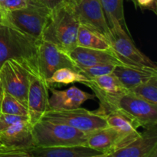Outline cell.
I'll return each mask as SVG.
<instances>
[{
	"label": "cell",
	"mask_w": 157,
	"mask_h": 157,
	"mask_svg": "<svg viewBox=\"0 0 157 157\" xmlns=\"http://www.w3.org/2000/svg\"><path fill=\"white\" fill-rule=\"evenodd\" d=\"M0 22H2V10L0 9Z\"/></svg>",
	"instance_id": "f546056e"
},
{
	"label": "cell",
	"mask_w": 157,
	"mask_h": 157,
	"mask_svg": "<svg viewBox=\"0 0 157 157\" xmlns=\"http://www.w3.org/2000/svg\"><path fill=\"white\" fill-rule=\"evenodd\" d=\"M120 136L115 129L110 127H104L90 132L86 141V146L102 152L104 157H107L114 150Z\"/></svg>",
	"instance_id": "ac0fdd59"
},
{
	"label": "cell",
	"mask_w": 157,
	"mask_h": 157,
	"mask_svg": "<svg viewBox=\"0 0 157 157\" xmlns=\"http://www.w3.org/2000/svg\"><path fill=\"white\" fill-rule=\"evenodd\" d=\"M90 133L81 131L67 124L41 119L32 125L35 147L86 146V141Z\"/></svg>",
	"instance_id": "3957f363"
},
{
	"label": "cell",
	"mask_w": 157,
	"mask_h": 157,
	"mask_svg": "<svg viewBox=\"0 0 157 157\" xmlns=\"http://www.w3.org/2000/svg\"><path fill=\"white\" fill-rule=\"evenodd\" d=\"M71 4L80 25L101 34L109 41L110 29L101 0H74Z\"/></svg>",
	"instance_id": "30bf717a"
},
{
	"label": "cell",
	"mask_w": 157,
	"mask_h": 157,
	"mask_svg": "<svg viewBox=\"0 0 157 157\" xmlns=\"http://www.w3.org/2000/svg\"><path fill=\"white\" fill-rule=\"evenodd\" d=\"M82 84L90 88H96L107 94H118L127 90L113 73L90 78Z\"/></svg>",
	"instance_id": "44dd1931"
},
{
	"label": "cell",
	"mask_w": 157,
	"mask_h": 157,
	"mask_svg": "<svg viewBox=\"0 0 157 157\" xmlns=\"http://www.w3.org/2000/svg\"><path fill=\"white\" fill-rule=\"evenodd\" d=\"M31 157H104V153L84 145L64 147H35L30 150Z\"/></svg>",
	"instance_id": "2e32d148"
},
{
	"label": "cell",
	"mask_w": 157,
	"mask_h": 157,
	"mask_svg": "<svg viewBox=\"0 0 157 157\" xmlns=\"http://www.w3.org/2000/svg\"><path fill=\"white\" fill-rule=\"evenodd\" d=\"M38 41L9 25L0 22V67L11 58L25 60L37 66Z\"/></svg>",
	"instance_id": "277c9868"
},
{
	"label": "cell",
	"mask_w": 157,
	"mask_h": 157,
	"mask_svg": "<svg viewBox=\"0 0 157 157\" xmlns=\"http://www.w3.org/2000/svg\"><path fill=\"white\" fill-rule=\"evenodd\" d=\"M66 1H67V2H72V1H74V0H66Z\"/></svg>",
	"instance_id": "d6a6232c"
},
{
	"label": "cell",
	"mask_w": 157,
	"mask_h": 157,
	"mask_svg": "<svg viewBox=\"0 0 157 157\" xmlns=\"http://www.w3.org/2000/svg\"><path fill=\"white\" fill-rule=\"evenodd\" d=\"M101 3L110 29L121 25L129 32L124 18V0H101Z\"/></svg>",
	"instance_id": "ffe728a7"
},
{
	"label": "cell",
	"mask_w": 157,
	"mask_h": 157,
	"mask_svg": "<svg viewBox=\"0 0 157 157\" xmlns=\"http://www.w3.org/2000/svg\"><path fill=\"white\" fill-rule=\"evenodd\" d=\"M88 78L82 74L76 71L69 67H62L53 73V75L46 80L48 85H59L64 84L67 85L75 82H83L88 81Z\"/></svg>",
	"instance_id": "7402d4cb"
},
{
	"label": "cell",
	"mask_w": 157,
	"mask_h": 157,
	"mask_svg": "<svg viewBox=\"0 0 157 157\" xmlns=\"http://www.w3.org/2000/svg\"><path fill=\"white\" fill-rule=\"evenodd\" d=\"M90 89L95 98L99 100L100 107L98 110L102 113L120 112L144 129L157 124V105L138 98L128 90L118 94H107L96 88Z\"/></svg>",
	"instance_id": "6da1fadb"
},
{
	"label": "cell",
	"mask_w": 157,
	"mask_h": 157,
	"mask_svg": "<svg viewBox=\"0 0 157 157\" xmlns=\"http://www.w3.org/2000/svg\"><path fill=\"white\" fill-rule=\"evenodd\" d=\"M41 119L67 124L87 133L107 127L104 113L98 110L90 111L81 107L70 110L48 109Z\"/></svg>",
	"instance_id": "52a82bcc"
},
{
	"label": "cell",
	"mask_w": 157,
	"mask_h": 157,
	"mask_svg": "<svg viewBox=\"0 0 157 157\" xmlns=\"http://www.w3.org/2000/svg\"><path fill=\"white\" fill-rule=\"evenodd\" d=\"M77 47L97 50H113L108 40L101 34L80 25Z\"/></svg>",
	"instance_id": "d6986e66"
},
{
	"label": "cell",
	"mask_w": 157,
	"mask_h": 157,
	"mask_svg": "<svg viewBox=\"0 0 157 157\" xmlns=\"http://www.w3.org/2000/svg\"><path fill=\"white\" fill-rule=\"evenodd\" d=\"M3 147V145H2V144L1 142H0V150H1L2 148Z\"/></svg>",
	"instance_id": "1f68e13d"
},
{
	"label": "cell",
	"mask_w": 157,
	"mask_h": 157,
	"mask_svg": "<svg viewBox=\"0 0 157 157\" xmlns=\"http://www.w3.org/2000/svg\"><path fill=\"white\" fill-rule=\"evenodd\" d=\"M80 23L71 4L65 1L51 11L41 39L55 44L66 53L77 47Z\"/></svg>",
	"instance_id": "7a4b0ae2"
},
{
	"label": "cell",
	"mask_w": 157,
	"mask_h": 157,
	"mask_svg": "<svg viewBox=\"0 0 157 157\" xmlns=\"http://www.w3.org/2000/svg\"><path fill=\"white\" fill-rule=\"evenodd\" d=\"M36 62L40 75L47 80L55 71L62 67L77 71V65L68 54L55 44L39 39L37 44Z\"/></svg>",
	"instance_id": "9c48e42d"
},
{
	"label": "cell",
	"mask_w": 157,
	"mask_h": 157,
	"mask_svg": "<svg viewBox=\"0 0 157 157\" xmlns=\"http://www.w3.org/2000/svg\"><path fill=\"white\" fill-rule=\"evenodd\" d=\"M114 64H98L90 67H77V71L88 79L113 73Z\"/></svg>",
	"instance_id": "d4e9b609"
},
{
	"label": "cell",
	"mask_w": 157,
	"mask_h": 157,
	"mask_svg": "<svg viewBox=\"0 0 157 157\" xmlns=\"http://www.w3.org/2000/svg\"><path fill=\"white\" fill-rule=\"evenodd\" d=\"M128 91L150 104L157 105V75L130 89Z\"/></svg>",
	"instance_id": "603a6c76"
},
{
	"label": "cell",
	"mask_w": 157,
	"mask_h": 157,
	"mask_svg": "<svg viewBox=\"0 0 157 157\" xmlns=\"http://www.w3.org/2000/svg\"><path fill=\"white\" fill-rule=\"evenodd\" d=\"M0 142L7 148L30 150L35 147L32 125L28 120L12 124L0 131Z\"/></svg>",
	"instance_id": "4fadbf2b"
},
{
	"label": "cell",
	"mask_w": 157,
	"mask_h": 157,
	"mask_svg": "<svg viewBox=\"0 0 157 157\" xmlns=\"http://www.w3.org/2000/svg\"><path fill=\"white\" fill-rule=\"evenodd\" d=\"M108 157H157V124L145 128L137 139Z\"/></svg>",
	"instance_id": "7c38bea8"
},
{
	"label": "cell",
	"mask_w": 157,
	"mask_h": 157,
	"mask_svg": "<svg viewBox=\"0 0 157 157\" xmlns=\"http://www.w3.org/2000/svg\"><path fill=\"white\" fill-rule=\"evenodd\" d=\"M49 86L38 71L32 73L27 95L28 121L32 125L41 120L49 109Z\"/></svg>",
	"instance_id": "8fae6325"
},
{
	"label": "cell",
	"mask_w": 157,
	"mask_h": 157,
	"mask_svg": "<svg viewBox=\"0 0 157 157\" xmlns=\"http://www.w3.org/2000/svg\"><path fill=\"white\" fill-rule=\"evenodd\" d=\"M35 1L52 11L62 4L63 2H64L66 0H35Z\"/></svg>",
	"instance_id": "f1b7e54d"
},
{
	"label": "cell",
	"mask_w": 157,
	"mask_h": 157,
	"mask_svg": "<svg viewBox=\"0 0 157 157\" xmlns=\"http://www.w3.org/2000/svg\"><path fill=\"white\" fill-rule=\"evenodd\" d=\"M52 96L49 98V109L52 110H70L80 107L85 101L95 98L94 94L81 90L75 86L64 90H56L49 87Z\"/></svg>",
	"instance_id": "9a60e30c"
},
{
	"label": "cell",
	"mask_w": 157,
	"mask_h": 157,
	"mask_svg": "<svg viewBox=\"0 0 157 157\" xmlns=\"http://www.w3.org/2000/svg\"><path fill=\"white\" fill-rule=\"evenodd\" d=\"M0 113L28 117L27 107L19 100L4 90L0 100Z\"/></svg>",
	"instance_id": "cb8c5ba5"
},
{
	"label": "cell",
	"mask_w": 157,
	"mask_h": 157,
	"mask_svg": "<svg viewBox=\"0 0 157 157\" xmlns=\"http://www.w3.org/2000/svg\"><path fill=\"white\" fill-rule=\"evenodd\" d=\"M50 13L48 9L35 0H28V6L22 9L2 11V22L36 39H41Z\"/></svg>",
	"instance_id": "5b68a950"
},
{
	"label": "cell",
	"mask_w": 157,
	"mask_h": 157,
	"mask_svg": "<svg viewBox=\"0 0 157 157\" xmlns=\"http://www.w3.org/2000/svg\"><path fill=\"white\" fill-rule=\"evenodd\" d=\"M110 29L109 42L121 61L129 67H149L157 69L156 63L140 52L134 44L130 35L122 26Z\"/></svg>",
	"instance_id": "ba28073f"
},
{
	"label": "cell",
	"mask_w": 157,
	"mask_h": 157,
	"mask_svg": "<svg viewBox=\"0 0 157 157\" xmlns=\"http://www.w3.org/2000/svg\"><path fill=\"white\" fill-rule=\"evenodd\" d=\"M136 7L149 9L156 14V0H136Z\"/></svg>",
	"instance_id": "83f0119b"
},
{
	"label": "cell",
	"mask_w": 157,
	"mask_h": 157,
	"mask_svg": "<svg viewBox=\"0 0 157 157\" xmlns=\"http://www.w3.org/2000/svg\"><path fill=\"white\" fill-rule=\"evenodd\" d=\"M26 120H28V117L26 116H18L0 113V131L8 128L15 123Z\"/></svg>",
	"instance_id": "484cf974"
},
{
	"label": "cell",
	"mask_w": 157,
	"mask_h": 157,
	"mask_svg": "<svg viewBox=\"0 0 157 157\" xmlns=\"http://www.w3.org/2000/svg\"><path fill=\"white\" fill-rule=\"evenodd\" d=\"M38 71L35 64L20 59L6 60L0 67L2 90L19 100L27 107V95L31 75Z\"/></svg>",
	"instance_id": "8992f818"
},
{
	"label": "cell",
	"mask_w": 157,
	"mask_h": 157,
	"mask_svg": "<svg viewBox=\"0 0 157 157\" xmlns=\"http://www.w3.org/2000/svg\"><path fill=\"white\" fill-rule=\"evenodd\" d=\"M28 6V0H0L2 11H12L22 9Z\"/></svg>",
	"instance_id": "4316f807"
},
{
	"label": "cell",
	"mask_w": 157,
	"mask_h": 157,
	"mask_svg": "<svg viewBox=\"0 0 157 157\" xmlns=\"http://www.w3.org/2000/svg\"><path fill=\"white\" fill-rule=\"evenodd\" d=\"M130 1H131L135 5V6H136V0H130Z\"/></svg>",
	"instance_id": "4dcf8cb0"
},
{
	"label": "cell",
	"mask_w": 157,
	"mask_h": 157,
	"mask_svg": "<svg viewBox=\"0 0 157 157\" xmlns=\"http://www.w3.org/2000/svg\"><path fill=\"white\" fill-rule=\"evenodd\" d=\"M67 54L76 64L77 67H90L98 64L126 65L113 50H97L75 47Z\"/></svg>",
	"instance_id": "5bb4252c"
},
{
	"label": "cell",
	"mask_w": 157,
	"mask_h": 157,
	"mask_svg": "<svg viewBox=\"0 0 157 157\" xmlns=\"http://www.w3.org/2000/svg\"><path fill=\"white\" fill-rule=\"evenodd\" d=\"M113 74L128 90L148 81L152 77L156 76L157 75V69L117 65L113 69Z\"/></svg>",
	"instance_id": "e0dca14e"
}]
</instances>
